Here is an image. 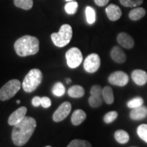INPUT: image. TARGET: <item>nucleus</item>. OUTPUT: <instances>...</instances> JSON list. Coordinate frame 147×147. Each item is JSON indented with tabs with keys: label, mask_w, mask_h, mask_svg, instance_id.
I'll use <instances>...</instances> for the list:
<instances>
[{
	"label": "nucleus",
	"mask_w": 147,
	"mask_h": 147,
	"mask_svg": "<svg viewBox=\"0 0 147 147\" xmlns=\"http://www.w3.org/2000/svg\"><path fill=\"white\" fill-rule=\"evenodd\" d=\"M67 147H92L91 143L87 140L76 139L70 142Z\"/></svg>",
	"instance_id": "obj_25"
},
{
	"label": "nucleus",
	"mask_w": 147,
	"mask_h": 147,
	"mask_svg": "<svg viewBox=\"0 0 147 147\" xmlns=\"http://www.w3.org/2000/svg\"><path fill=\"white\" fill-rule=\"evenodd\" d=\"M102 97L107 104H112L115 100L113 89L109 86H106L102 89Z\"/></svg>",
	"instance_id": "obj_20"
},
{
	"label": "nucleus",
	"mask_w": 147,
	"mask_h": 147,
	"mask_svg": "<svg viewBox=\"0 0 147 147\" xmlns=\"http://www.w3.org/2000/svg\"><path fill=\"white\" fill-rule=\"evenodd\" d=\"M137 134L140 138L147 143V125L142 124L137 128Z\"/></svg>",
	"instance_id": "obj_28"
},
{
	"label": "nucleus",
	"mask_w": 147,
	"mask_h": 147,
	"mask_svg": "<svg viewBox=\"0 0 147 147\" xmlns=\"http://www.w3.org/2000/svg\"><path fill=\"white\" fill-rule=\"evenodd\" d=\"M71 82V80L69 78H67L66 79V83L67 84H69Z\"/></svg>",
	"instance_id": "obj_34"
},
{
	"label": "nucleus",
	"mask_w": 147,
	"mask_h": 147,
	"mask_svg": "<svg viewBox=\"0 0 147 147\" xmlns=\"http://www.w3.org/2000/svg\"><path fill=\"white\" fill-rule=\"evenodd\" d=\"M131 78L138 85H144L147 82V73L142 69H135L131 73Z\"/></svg>",
	"instance_id": "obj_14"
},
{
	"label": "nucleus",
	"mask_w": 147,
	"mask_h": 147,
	"mask_svg": "<svg viewBox=\"0 0 147 147\" xmlns=\"http://www.w3.org/2000/svg\"><path fill=\"white\" fill-rule=\"evenodd\" d=\"M146 14V10L142 7H138L135 8L130 11L129 13V18L131 21H138V20L142 18Z\"/></svg>",
	"instance_id": "obj_18"
},
{
	"label": "nucleus",
	"mask_w": 147,
	"mask_h": 147,
	"mask_svg": "<svg viewBox=\"0 0 147 147\" xmlns=\"http://www.w3.org/2000/svg\"><path fill=\"white\" fill-rule=\"evenodd\" d=\"M42 71L38 69H33L25 76L23 82V89L27 93H32L42 81Z\"/></svg>",
	"instance_id": "obj_3"
},
{
	"label": "nucleus",
	"mask_w": 147,
	"mask_h": 147,
	"mask_svg": "<svg viewBox=\"0 0 147 147\" xmlns=\"http://www.w3.org/2000/svg\"><path fill=\"white\" fill-rule=\"evenodd\" d=\"M100 57L96 53H92L86 57L84 61V69L88 73H95L100 67Z\"/></svg>",
	"instance_id": "obj_7"
},
{
	"label": "nucleus",
	"mask_w": 147,
	"mask_h": 147,
	"mask_svg": "<svg viewBox=\"0 0 147 147\" xmlns=\"http://www.w3.org/2000/svg\"><path fill=\"white\" fill-rule=\"evenodd\" d=\"M118 117V113L116 111H110L109 113H106L104 117V121L106 123L109 124L113 123L117 119Z\"/></svg>",
	"instance_id": "obj_30"
},
{
	"label": "nucleus",
	"mask_w": 147,
	"mask_h": 147,
	"mask_svg": "<svg viewBox=\"0 0 147 147\" xmlns=\"http://www.w3.org/2000/svg\"><path fill=\"white\" fill-rule=\"evenodd\" d=\"M46 147H52V146H47Z\"/></svg>",
	"instance_id": "obj_37"
},
{
	"label": "nucleus",
	"mask_w": 147,
	"mask_h": 147,
	"mask_svg": "<svg viewBox=\"0 0 147 147\" xmlns=\"http://www.w3.org/2000/svg\"><path fill=\"white\" fill-rule=\"evenodd\" d=\"M87 118V114L81 109L76 110L74 112L71 117V123L74 125L77 126L82 123Z\"/></svg>",
	"instance_id": "obj_17"
},
{
	"label": "nucleus",
	"mask_w": 147,
	"mask_h": 147,
	"mask_svg": "<svg viewBox=\"0 0 147 147\" xmlns=\"http://www.w3.org/2000/svg\"><path fill=\"white\" fill-rule=\"evenodd\" d=\"M106 13L110 21H115L119 20L122 15V11L118 5L115 4H110L106 8Z\"/></svg>",
	"instance_id": "obj_13"
},
{
	"label": "nucleus",
	"mask_w": 147,
	"mask_h": 147,
	"mask_svg": "<svg viewBox=\"0 0 147 147\" xmlns=\"http://www.w3.org/2000/svg\"><path fill=\"white\" fill-rule=\"evenodd\" d=\"M110 0H94L95 3H96V5H98V6L103 7L104 5H106L109 2Z\"/></svg>",
	"instance_id": "obj_33"
},
{
	"label": "nucleus",
	"mask_w": 147,
	"mask_h": 147,
	"mask_svg": "<svg viewBox=\"0 0 147 147\" xmlns=\"http://www.w3.org/2000/svg\"><path fill=\"white\" fill-rule=\"evenodd\" d=\"M147 116V108L144 106L134 108L130 112L129 117L132 120L140 121L146 118Z\"/></svg>",
	"instance_id": "obj_16"
},
{
	"label": "nucleus",
	"mask_w": 147,
	"mask_h": 147,
	"mask_svg": "<svg viewBox=\"0 0 147 147\" xmlns=\"http://www.w3.org/2000/svg\"></svg>",
	"instance_id": "obj_38"
},
{
	"label": "nucleus",
	"mask_w": 147,
	"mask_h": 147,
	"mask_svg": "<svg viewBox=\"0 0 147 147\" xmlns=\"http://www.w3.org/2000/svg\"><path fill=\"white\" fill-rule=\"evenodd\" d=\"M14 48L16 54L20 57L34 55L39 51L40 42L36 37L24 36L16 40Z\"/></svg>",
	"instance_id": "obj_2"
},
{
	"label": "nucleus",
	"mask_w": 147,
	"mask_h": 147,
	"mask_svg": "<svg viewBox=\"0 0 147 147\" xmlns=\"http://www.w3.org/2000/svg\"><path fill=\"white\" fill-rule=\"evenodd\" d=\"M71 110V105L69 102H65L62 103L53 115V119L55 122H61L64 120L69 114L70 113Z\"/></svg>",
	"instance_id": "obj_10"
},
{
	"label": "nucleus",
	"mask_w": 147,
	"mask_h": 147,
	"mask_svg": "<svg viewBox=\"0 0 147 147\" xmlns=\"http://www.w3.org/2000/svg\"><path fill=\"white\" fill-rule=\"evenodd\" d=\"M68 95L73 98H80L84 95V88L80 85H74L68 89Z\"/></svg>",
	"instance_id": "obj_19"
},
{
	"label": "nucleus",
	"mask_w": 147,
	"mask_h": 147,
	"mask_svg": "<svg viewBox=\"0 0 147 147\" xmlns=\"http://www.w3.org/2000/svg\"><path fill=\"white\" fill-rule=\"evenodd\" d=\"M102 89L100 85H93L91 87V96L89 98V104L92 108H98L102 104L103 97H102Z\"/></svg>",
	"instance_id": "obj_8"
},
{
	"label": "nucleus",
	"mask_w": 147,
	"mask_h": 147,
	"mask_svg": "<svg viewBox=\"0 0 147 147\" xmlns=\"http://www.w3.org/2000/svg\"><path fill=\"white\" fill-rule=\"evenodd\" d=\"M110 57L117 63H123L126 61V55L118 46H115L110 51Z\"/></svg>",
	"instance_id": "obj_15"
},
{
	"label": "nucleus",
	"mask_w": 147,
	"mask_h": 147,
	"mask_svg": "<svg viewBox=\"0 0 147 147\" xmlns=\"http://www.w3.org/2000/svg\"><path fill=\"white\" fill-rule=\"evenodd\" d=\"M108 82L113 85L124 87L129 82V76L122 71H117L112 73L108 77Z\"/></svg>",
	"instance_id": "obj_9"
},
{
	"label": "nucleus",
	"mask_w": 147,
	"mask_h": 147,
	"mask_svg": "<svg viewBox=\"0 0 147 147\" xmlns=\"http://www.w3.org/2000/svg\"><path fill=\"white\" fill-rule=\"evenodd\" d=\"M41 101H42V97L39 96H36L32 99V105L35 106V107H38V106L41 105Z\"/></svg>",
	"instance_id": "obj_32"
},
{
	"label": "nucleus",
	"mask_w": 147,
	"mask_h": 147,
	"mask_svg": "<svg viewBox=\"0 0 147 147\" xmlns=\"http://www.w3.org/2000/svg\"><path fill=\"white\" fill-rule=\"evenodd\" d=\"M41 106L45 108H48L51 106V100L48 97H42L41 101Z\"/></svg>",
	"instance_id": "obj_31"
},
{
	"label": "nucleus",
	"mask_w": 147,
	"mask_h": 147,
	"mask_svg": "<svg viewBox=\"0 0 147 147\" xmlns=\"http://www.w3.org/2000/svg\"><path fill=\"white\" fill-rule=\"evenodd\" d=\"M78 3L76 1H68L65 5V10L68 14H74L76 12L77 9H78Z\"/></svg>",
	"instance_id": "obj_27"
},
{
	"label": "nucleus",
	"mask_w": 147,
	"mask_h": 147,
	"mask_svg": "<svg viewBox=\"0 0 147 147\" xmlns=\"http://www.w3.org/2000/svg\"><path fill=\"white\" fill-rule=\"evenodd\" d=\"M16 103H17V104H20V103H21V101L17 100V101H16Z\"/></svg>",
	"instance_id": "obj_35"
},
{
	"label": "nucleus",
	"mask_w": 147,
	"mask_h": 147,
	"mask_svg": "<svg viewBox=\"0 0 147 147\" xmlns=\"http://www.w3.org/2000/svg\"><path fill=\"white\" fill-rule=\"evenodd\" d=\"M36 125V121L31 117H25L19 123L14 125L12 132V140L14 144L17 146H22L26 144L34 134Z\"/></svg>",
	"instance_id": "obj_1"
},
{
	"label": "nucleus",
	"mask_w": 147,
	"mask_h": 147,
	"mask_svg": "<svg viewBox=\"0 0 147 147\" xmlns=\"http://www.w3.org/2000/svg\"><path fill=\"white\" fill-rule=\"evenodd\" d=\"M65 1H73V0H65Z\"/></svg>",
	"instance_id": "obj_36"
},
{
	"label": "nucleus",
	"mask_w": 147,
	"mask_h": 147,
	"mask_svg": "<svg viewBox=\"0 0 147 147\" xmlns=\"http://www.w3.org/2000/svg\"><path fill=\"white\" fill-rule=\"evenodd\" d=\"M115 138L119 144H126L129 140V136L128 133L124 130L119 129L115 131Z\"/></svg>",
	"instance_id": "obj_21"
},
{
	"label": "nucleus",
	"mask_w": 147,
	"mask_h": 147,
	"mask_svg": "<svg viewBox=\"0 0 147 147\" xmlns=\"http://www.w3.org/2000/svg\"><path fill=\"white\" fill-rule=\"evenodd\" d=\"M143 104H144V100H143L142 97H136L134 98L131 99V100H130L129 101H128L127 103V105L128 108L134 109V108L142 106Z\"/></svg>",
	"instance_id": "obj_24"
},
{
	"label": "nucleus",
	"mask_w": 147,
	"mask_h": 147,
	"mask_svg": "<svg viewBox=\"0 0 147 147\" xmlns=\"http://www.w3.org/2000/svg\"><path fill=\"white\" fill-rule=\"evenodd\" d=\"M72 38V28L68 24H64L61 27L59 32L51 34V39L55 46L63 47L68 45Z\"/></svg>",
	"instance_id": "obj_4"
},
{
	"label": "nucleus",
	"mask_w": 147,
	"mask_h": 147,
	"mask_svg": "<svg viewBox=\"0 0 147 147\" xmlns=\"http://www.w3.org/2000/svg\"><path fill=\"white\" fill-rule=\"evenodd\" d=\"M117 42L121 47L127 49H131L134 46V40L127 33H120L117 36Z\"/></svg>",
	"instance_id": "obj_12"
},
{
	"label": "nucleus",
	"mask_w": 147,
	"mask_h": 147,
	"mask_svg": "<svg viewBox=\"0 0 147 147\" xmlns=\"http://www.w3.org/2000/svg\"><path fill=\"white\" fill-rule=\"evenodd\" d=\"M14 5L23 10H30L33 7V0H14Z\"/></svg>",
	"instance_id": "obj_22"
},
{
	"label": "nucleus",
	"mask_w": 147,
	"mask_h": 147,
	"mask_svg": "<svg viewBox=\"0 0 147 147\" xmlns=\"http://www.w3.org/2000/svg\"><path fill=\"white\" fill-rule=\"evenodd\" d=\"M53 94L57 97H61L64 95L65 92V87L61 82H57L56 84L53 86L52 90Z\"/></svg>",
	"instance_id": "obj_26"
},
{
	"label": "nucleus",
	"mask_w": 147,
	"mask_h": 147,
	"mask_svg": "<svg viewBox=\"0 0 147 147\" xmlns=\"http://www.w3.org/2000/svg\"><path fill=\"white\" fill-rule=\"evenodd\" d=\"M67 65L70 68H76L80 65L83 59L82 54L80 49L76 47L71 48L65 54Z\"/></svg>",
	"instance_id": "obj_6"
},
{
	"label": "nucleus",
	"mask_w": 147,
	"mask_h": 147,
	"mask_svg": "<svg viewBox=\"0 0 147 147\" xmlns=\"http://www.w3.org/2000/svg\"><path fill=\"white\" fill-rule=\"evenodd\" d=\"M144 0H119L121 5L125 7L133 8L138 5H140L143 3Z\"/></svg>",
	"instance_id": "obj_29"
},
{
	"label": "nucleus",
	"mask_w": 147,
	"mask_h": 147,
	"mask_svg": "<svg viewBox=\"0 0 147 147\" xmlns=\"http://www.w3.org/2000/svg\"><path fill=\"white\" fill-rule=\"evenodd\" d=\"M86 19L89 24H93L96 20V14H95V10L92 7L87 6L85 10Z\"/></svg>",
	"instance_id": "obj_23"
},
{
	"label": "nucleus",
	"mask_w": 147,
	"mask_h": 147,
	"mask_svg": "<svg viewBox=\"0 0 147 147\" xmlns=\"http://www.w3.org/2000/svg\"><path fill=\"white\" fill-rule=\"evenodd\" d=\"M27 111V108L25 107V106H22V107L18 108L17 110H16L15 111L11 114L10 117H9L8 121V124L10 125L14 126L16 124L19 123L26 117L25 115H26Z\"/></svg>",
	"instance_id": "obj_11"
},
{
	"label": "nucleus",
	"mask_w": 147,
	"mask_h": 147,
	"mask_svg": "<svg viewBox=\"0 0 147 147\" xmlns=\"http://www.w3.org/2000/svg\"><path fill=\"white\" fill-rule=\"evenodd\" d=\"M21 82L17 79H13L6 82L0 89V100L6 101L13 97L21 89Z\"/></svg>",
	"instance_id": "obj_5"
}]
</instances>
